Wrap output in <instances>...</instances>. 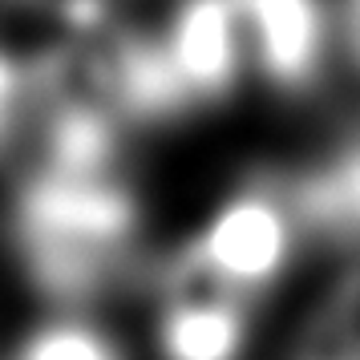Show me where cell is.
<instances>
[{"label": "cell", "mask_w": 360, "mask_h": 360, "mask_svg": "<svg viewBox=\"0 0 360 360\" xmlns=\"http://www.w3.org/2000/svg\"><path fill=\"white\" fill-rule=\"evenodd\" d=\"M348 20H360V0H348Z\"/></svg>", "instance_id": "obj_9"}, {"label": "cell", "mask_w": 360, "mask_h": 360, "mask_svg": "<svg viewBox=\"0 0 360 360\" xmlns=\"http://www.w3.org/2000/svg\"><path fill=\"white\" fill-rule=\"evenodd\" d=\"M138 207L130 191L105 174L41 170L17 202V243L29 276L49 295H89L130 259Z\"/></svg>", "instance_id": "obj_1"}, {"label": "cell", "mask_w": 360, "mask_h": 360, "mask_svg": "<svg viewBox=\"0 0 360 360\" xmlns=\"http://www.w3.org/2000/svg\"><path fill=\"white\" fill-rule=\"evenodd\" d=\"M13 105H17V69H13V61L0 53V138H4V130H8Z\"/></svg>", "instance_id": "obj_8"}, {"label": "cell", "mask_w": 360, "mask_h": 360, "mask_svg": "<svg viewBox=\"0 0 360 360\" xmlns=\"http://www.w3.org/2000/svg\"><path fill=\"white\" fill-rule=\"evenodd\" d=\"M158 45L186 101L227 98L251 69L235 0H182Z\"/></svg>", "instance_id": "obj_4"}, {"label": "cell", "mask_w": 360, "mask_h": 360, "mask_svg": "<svg viewBox=\"0 0 360 360\" xmlns=\"http://www.w3.org/2000/svg\"><path fill=\"white\" fill-rule=\"evenodd\" d=\"M17 360H122L117 348L89 324H49L20 344Z\"/></svg>", "instance_id": "obj_7"}, {"label": "cell", "mask_w": 360, "mask_h": 360, "mask_svg": "<svg viewBox=\"0 0 360 360\" xmlns=\"http://www.w3.org/2000/svg\"><path fill=\"white\" fill-rule=\"evenodd\" d=\"M292 231L295 219L288 202L271 191L251 186L231 195L211 214L207 231L191 243V251L227 292L247 300L283 271L292 251Z\"/></svg>", "instance_id": "obj_2"}, {"label": "cell", "mask_w": 360, "mask_h": 360, "mask_svg": "<svg viewBox=\"0 0 360 360\" xmlns=\"http://www.w3.org/2000/svg\"><path fill=\"white\" fill-rule=\"evenodd\" d=\"M295 207L316 227L360 235V142L336 154L324 170H316L295 191Z\"/></svg>", "instance_id": "obj_6"}, {"label": "cell", "mask_w": 360, "mask_h": 360, "mask_svg": "<svg viewBox=\"0 0 360 360\" xmlns=\"http://www.w3.org/2000/svg\"><path fill=\"white\" fill-rule=\"evenodd\" d=\"M251 69L271 85L300 89L316 77L324 57L320 0H235Z\"/></svg>", "instance_id": "obj_5"}, {"label": "cell", "mask_w": 360, "mask_h": 360, "mask_svg": "<svg viewBox=\"0 0 360 360\" xmlns=\"http://www.w3.org/2000/svg\"><path fill=\"white\" fill-rule=\"evenodd\" d=\"M247 300L227 292L186 247L166 271L158 344L166 360H239Z\"/></svg>", "instance_id": "obj_3"}]
</instances>
